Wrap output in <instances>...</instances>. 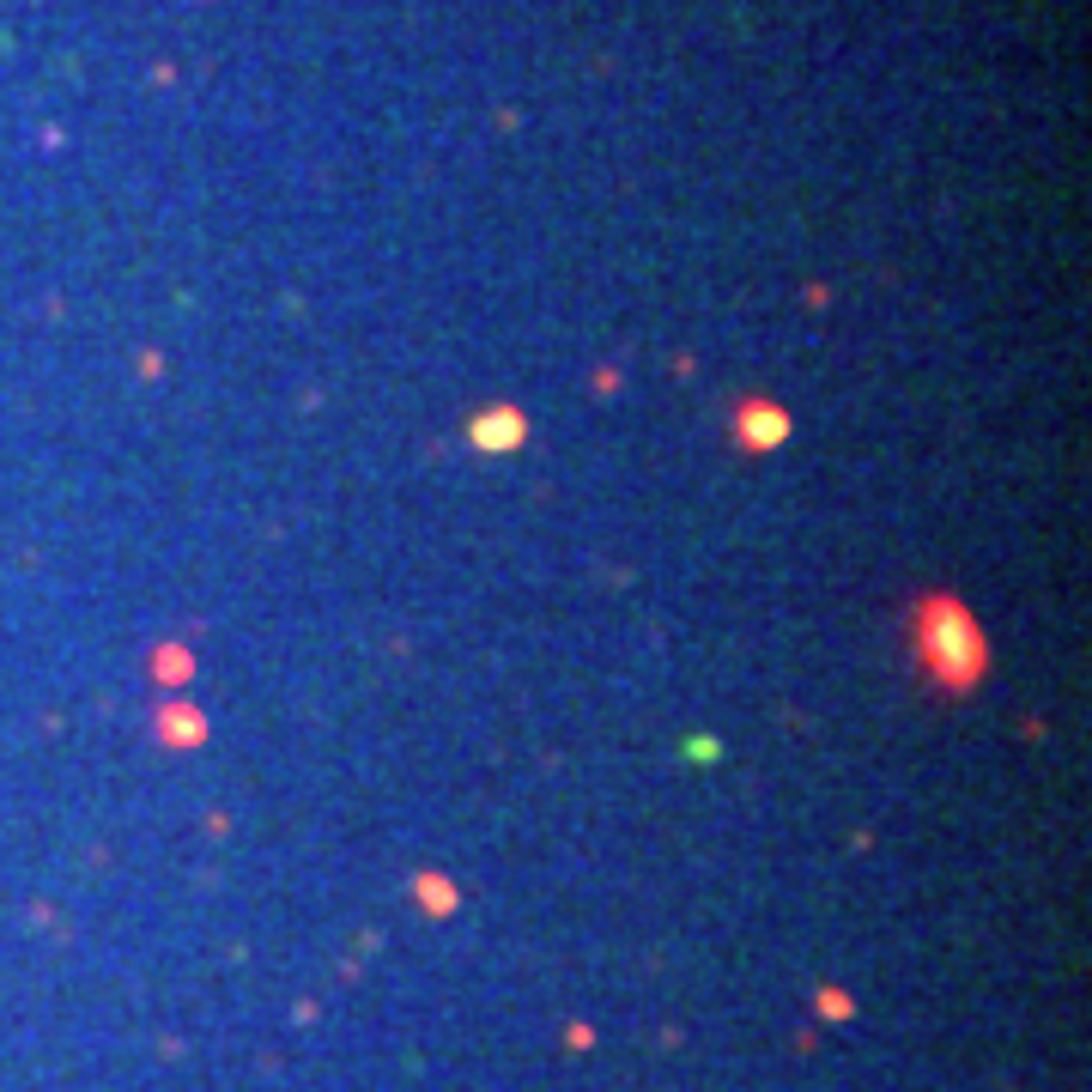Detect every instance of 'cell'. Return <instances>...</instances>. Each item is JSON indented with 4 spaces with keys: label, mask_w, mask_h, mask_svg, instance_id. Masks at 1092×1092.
<instances>
[]
</instances>
